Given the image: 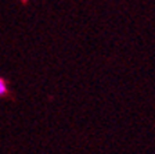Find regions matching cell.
<instances>
[{
  "label": "cell",
  "instance_id": "cell-1",
  "mask_svg": "<svg viewBox=\"0 0 155 154\" xmlns=\"http://www.w3.org/2000/svg\"><path fill=\"white\" fill-rule=\"evenodd\" d=\"M6 94H7V85H6V82H4V79L0 78V97L6 96Z\"/></svg>",
  "mask_w": 155,
  "mask_h": 154
}]
</instances>
